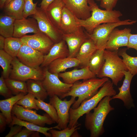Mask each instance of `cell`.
I'll return each instance as SVG.
<instances>
[{"label":"cell","mask_w":137,"mask_h":137,"mask_svg":"<svg viewBox=\"0 0 137 137\" xmlns=\"http://www.w3.org/2000/svg\"><path fill=\"white\" fill-rule=\"evenodd\" d=\"M9 78L25 81L29 79L42 80L43 70L40 67L34 68L26 65L20 61L17 57L13 58Z\"/></svg>","instance_id":"52a82bcc"},{"label":"cell","mask_w":137,"mask_h":137,"mask_svg":"<svg viewBox=\"0 0 137 137\" xmlns=\"http://www.w3.org/2000/svg\"><path fill=\"white\" fill-rule=\"evenodd\" d=\"M14 126L10 127V130L8 133L6 135L5 137H13L18 133L22 130L23 126L20 125H15Z\"/></svg>","instance_id":"b9f144b4"},{"label":"cell","mask_w":137,"mask_h":137,"mask_svg":"<svg viewBox=\"0 0 137 137\" xmlns=\"http://www.w3.org/2000/svg\"><path fill=\"white\" fill-rule=\"evenodd\" d=\"M69 50L65 42L63 39L55 43L48 52L44 55L42 67H47L52 62L57 59L68 57Z\"/></svg>","instance_id":"d6986e66"},{"label":"cell","mask_w":137,"mask_h":137,"mask_svg":"<svg viewBox=\"0 0 137 137\" xmlns=\"http://www.w3.org/2000/svg\"><path fill=\"white\" fill-rule=\"evenodd\" d=\"M35 97V96L32 94L28 93L16 104L26 109H34L38 110L39 109L36 104Z\"/></svg>","instance_id":"d590c367"},{"label":"cell","mask_w":137,"mask_h":137,"mask_svg":"<svg viewBox=\"0 0 137 137\" xmlns=\"http://www.w3.org/2000/svg\"><path fill=\"white\" fill-rule=\"evenodd\" d=\"M88 4L91 12L90 17L83 20L74 16L78 26L83 28L88 33H91L95 28L101 24L121 21L119 18L122 14L120 11L102 10L99 8L94 0H89Z\"/></svg>","instance_id":"6da1fadb"},{"label":"cell","mask_w":137,"mask_h":137,"mask_svg":"<svg viewBox=\"0 0 137 137\" xmlns=\"http://www.w3.org/2000/svg\"><path fill=\"white\" fill-rule=\"evenodd\" d=\"M58 75L64 82L69 84H73L79 80H84L96 77V75L90 70L88 66L60 73Z\"/></svg>","instance_id":"ffe728a7"},{"label":"cell","mask_w":137,"mask_h":137,"mask_svg":"<svg viewBox=\"0 0 137 137\" xmlns=\"http://www.w3.org/2000/svg\"><path fill=\"white\" fill-rule=\"evenodd\" d=\"M26 84L28 93L43 101L47 98L48 95L42 80L29 79L27 81Z\"/></svg>","instance_id":"83f0119b"},{"label":"cell","mask_w":137,"mask_h":137,"mask_svg":"<svg viewBox=\"0 0 137 137\" xmlns=\"http://www.w3.org/2000/svg\"><path fill=\"white\" fill-rule=\"evenodd\" d=\"M81 125V124H78L71 128L67 127L60 131L52 129L49 131L51 134L52 137H70L71 136L75 131L80 129V127L78 126Z\"/></svg>","instance_id":"8d00e7d4"},{"label":"cell","mask_w":137,"mask_h":137,"mask_svg":"<svg viewBox=\"0 0 137 137\" xmlns=\"http://www.w3.org/2000/svg\"><path fill=\"white\" fill-rule=\"evenodd\" d=\"M7 0H0V7L3 8L4 7L5 3Z\"/></svg>","instance_id":"7dc6e473"},{"label":"cell","mask_w":137,"mask_h":137,"mask_svg":"<svg viewBox=\"0 0 137 137\" xmlns=\"http://www.w3.org/2000/svg\"><path fill=\"white\" fill-rule=\"evenodd\" d=\"M0 94L6 99L13 96L12 92L7 86L2 75L0 78Z\"/></svg>","instance_id":"f35d334b"},{"label":"cell","mask_w":137,"mask_h":137,"mask_svg":"<svg viewBox=\"0 0 137 137\" xmlns=\"http://www.w3.org/2000/svg\"><path fill=\"white\" fill-rule=\"evenodd\" d=\"M44 54L23 44L17 57L21 62L30 67L38 68L42 64Z\"/></svg>","instance_id":"4fadbf2b"},{"label":"cell","mask_w":137,"mask_h":137,"mask_svg":"<svg viewBox=\"0 0 137 137\" xmlns=\"http://www.w3.org/2000/svg\"><path fill=\"white\" fill-rule=\"evenodd\" d=\"M37 21L40 31L49 37L55 43L63 39V33L52 22L45 10L37 8V11L33 15Z\"/></svg>","instance_id":"9c48e42d"},{"label":"cell","mask_w":137,"mask_h":137,"mask_svg":"<svg viewBox=\"0 0 137 137\" xmlns=\"http://www.w3.org/2000/svg\"><path fill=\"white\" fill-rule=\"evenodd\" d=\"M15 19L7 15H1L0 17V34L5 38L12 37Z\"/></svg>","instance_id":"f546056e"},{"label":"cell","mask_w":137,"mask_h":137,"mask_svg":"<svg viewBox=\"0 0 137 137\" xmlns=\"http://www.w3.org/2000/svg\"><path fill=\"white\" fill-rule=\"evenodd\" d=\"M76 98L71 96L67 100L66 98L63 100L55 95L49 98V103L53 105L56 111L58 118V125L60 130L67 128L70 119L69 110L71 106L76 101Z\"/></svg>","instance_id":"8fae6325"},{"label":"cell","mask_w":137,"mask_h":137,"mask_svg":"<svg viewBox=\"0 0 137 137\" xmlns=\"http://www.w3.org/2000/svg\"><path fill=\"white\" fill-rule=\"evenodd\" d=\"M109 80L108 78H94L83 80L82 82H75L69 91L63 95L61 99L71 96L78 99L73 104V109L78 108L83 101L92 97L98 92L99 88Z\"/></svg>","instance_id":"277c9868"},{"label":"cell","mask_w":137,"mask_h":137,"mask_svg":"<svg viewBox=\"0 0 137 137\" xmlns=\"http://www.w3.org/2000/svg\"><path fill=\"white\" fill-rule=\"evenodd\" d=\"M21 39L23 44L44 55L48 52L55 43L49 37L42 32L32 35H25Z\"/></svg>","instance_id":"7c38bea8"},{"label":"cell","mask_w":137,"mask_h":137,"mask_svg":"<svg viewBox=\"0 0 137 137\" xmlns=\"http://www.w3.org/2000/svg\"><path fill=\"white\" fill-rule=\"evenodd\" d=\"M5 38L3 36H0V50L4 49Z\"/></svg>","instance_id":"bcb514c9"},{"label":"cell","mask_w":137,"mask_h":137,"mask_svg":"<svg viewBox=\"0 0 137 137\" xmlns=\"http://www.w3.org/2000/svg\"><path fill=\"white\" fill-rule=\"evenodd\" d=\"M122 72L125 76L123 84L118 88V93L112 96V99H117L122 100L124 106L128 110L135 107L134 100L130 92L131 83L134 76L128 71H123Z\"/></svg>","instance_id":"2e32d148"},{"label":"cell","mask_w":137,"mask_h":137,"mask_svg":"<svg viewBox=\"0 0 137 137\" xmlns=\"http://www.w3.org/2000/svg\"><path fill=\"white\" fill-rule=\"evenodd\" d=\"M79 60L76 58L67 57L55 60L47 67L50 73L58 74L68 68L79 66Z\"/></svg>","instance_id":"7402d4cb"},{"label":"cell","mask_w":137,"mask_h":137,"mask_svg":"<svg viewBox=\"0 0 137 137\" xmlns=\"http://www.w3.org/2000/svg\"><path fill=\"white\" fill-rule=\"evenodd\" d=\"M136 137H137V133L136 134Z\"/></svg>","instance_id":"f5cc1de1"},{"label":"cell","mask_w":137,"mask_h":137,"mask_svg":"<svg viewBox=\"0 0 137 137\" xmlns=\"http://www.w3.org/2000/svg\"><path fill=\"white\" fill-rule=\"evenodd\" d=\"M55 0H42L40 8L45 10L48 6Z\"/></svg>","instance_id":"f6af8a7d"},{"label":"cell","mask_w":137,"mask_h":137,"mask_svg":"<svg viewBox=\"0 0 137 137\" xmlns=\"http://www.w3.org/2000/svg\"><path fill=\"white\" fill-rule=\"evenodd\" d=\"M65 7L77 18L85 20L91 15L89 0H62Z\"/></svg>","instance_id":"ac0fdd59"},{"label":"cell","mask_w":137,"mask_h":137,"mask_svg":"<svg viewBox=\"0 0 137 137\" xmlns=\"http://www.w3.org/2000/svg\"><path fill=\"white\" fill-rule=\"evenodd\" d=\"M127 48L121 49L118 51L119 56L122 57V60L128 71L133 76L137 74V57H133L126 53Z\"/></svg>","instance_id":"1f68e13d"},{"label":"cell","mask_w":137,"mask_h":137,"mask_svg":"<svg viewBox=\"0 0 137 137\" xmlns=\"http://www.w3.org/2000/svg\"><path fill=\"white\" fill-rule=\"evenodd\" d=\"M119 0H101L100 6L105 10H113Z\"/></svg>","instance_id":"ab89813d"},{"label":"cell","mask_w":137,"mask_h":137,"mask_svg":"<svg viewBox=\"0 0 137 137\" xmlns=\"http://www.w3.org/2000/svg\"><path fill=\"white\" fill-rule=\"evenodd\" d=\"M64 6L62 0H55L45 10L52 21L60 30L62 11Z\"/></svg>","instance_id":"cb8c5ba5"},{"label":"cell","mask_w":137,"mask_h":137,"mask_svg":"<svg viewBox=\"0 0 137 137\" xmlns=\"http://www.w3.org/2000/svg\"><path fill=\"white\" fill-rule=\"evenodd\" d=\"M35 101L39 109L45 111L50 116L55 123L58 124V117L56 109L54 106L50 103L45 102L40 99H35Z\"/></svg>","instance_id":"e575fe53"},{"label":"cell","mask_w":137,"mask_h":137,"mask_svg":"<svg viewBox=\"0 0 137 137\" xmlns=\"http://www.w3.org/2000/svg\"><path fill=\"white\" fill-rule=\"evenodd\" d=\"M11 114L21 120L30 122L44 127L45 124L51 125L55 123L47 113L41 115L36 111L26 109L15 104L11 111Z\"/></svg>","instance_id":"30bf717a"},{"label":"cell","mask_w":137,"mask_h":137,"mask_svg":"<svg viewBox=\"0 0 137 137\" xmlns=\"http://www.w3.org/2000/svg\"><path fill=\"white\" fill-rule=\"evenodd\" d=\"M37 2L34 3L33 0H24L23 18H26L29 16L33 15L37 11Z\"/></svg>","instance_id":"74e56055"},{"label":"cell","mask_w":137,"mask_h":137,"mask_svg":"<svg viewBox=\"0 0 137 137\" xmlns=\"http://www.w3.org/2000/svg\"><path fill=\"white\" fill-rule=\"evenodd\" d=\"M128 48H132L137 51V34H133L130 33L129 35Z\"/></svg>","instance_id":"60d3db41"},{"label":"cell","mask_w":137,"mask_h":137,"mask_svg":"<svg viewBox=\"0 0 137 137\" xmlns=\"http://www.w3.org/2000/svg\"><path fill=\"white\" fill-rule=\"evenodd\" d=\"M35 131L29 130L25 128L22 129L14 137H27L30 136Z\"/></svg>","instance_id":"7bdbcfd3"},{"label":"cell","mask_w":137,"mask_h":137,"mask_svg":"<svg viewBox=\"0 0 137 137\" xmlns=\"http://www.w3.org/2000/svg\"><path fill=\"white\" fill-rule=\"evenodd\" d=\"M97 48L93 41L88 38L81 46L75 58L79 61L81 68L88 66L91 57Z\"/></svg>","instance_id":"44dd1931"},{"label":"cell","mask_w":137,"mask_h":137,"mask_svg":"<svg viewBox=\"0 0 137 137\" xmlns=\"http://www.w3.org/2000/svg\"><path fill=\"white\" fill-rule=\"evenodd\" d=\"M12 121L9 124V126L10 127L15 125H20L25 127L29 130L42 133L47 137H52L51 134L48 132V131L50 130L57 129L60 130L58 125L55 127L50 128L43 127L32 123L20 119L12 114Z\"/></svg>","instance_id":"484cf974"},{"label":"cell","mask_w":137,"mask_h":137,"mask_svg":"<svg viewBox=\"0 0 137 137\" xmlns=\"http://www.w3.org/2000/svg\"><path fill=\"white\" fill-rule=\"evenodd\" d=\"M113 83L109 80L101 87L97 93L90 98L82 102L77 108H71L69 110L70 121L67 127L71 128L78 124L79 118L90 112L96 107L105 97L112 96L116 94Z\"/></svg>","instance_id":"3957f363"},{"label":"cell","mask_w":137,"mask_h":137,"mask_svg":"<svg viewBox=\"0 0 137 137\" xmlns=\"http://www.w3.org/2000/svg\"><path fill=\"white\" fill-rule=\"evenodd\" d=\"M105 62L96 77L99 78H110L113 84L117 86L124 76L122 72L128 71L122 59L119 56L118 50H104Z\"/></svg>","instance_id":"5b68a950"},{"label":"cell","mask_w":137,"mask_h":137,"mask_svg":"<svg viewBox=\"0 0 137 137\" xmlns=\"http://www.w3.org/2000/svg\"><path fill=\"white\" fill-rule=\"evenodd\" d=\"M8 87L13 94L17 95L21 92L28 93L27 84L25 81L12 79L9 78L5 79Z\"/></svg>","instance_id":"836d02e7"},{"label":"cell","mask_w":137,"mask_h":137,"mask_svg":"<svg viewBox=\"0 0 137 137\" xmlns=\"http://www.w3.org/2000/svg\"><path fill=\"white\" fill-rule=\"evenodd\" d=\"M131 29L125 28L120 30L116 28L111 33L107 42L105 49L111 50H118L121 47L128 46L129 37Z\"/></svg>","instance_id":"5bb4252c"},{"label":"cell","mask_w":137,"mask_h":137,"mask_svg":"<svg viewBox=\"0 0 137 137\" xmlns=\"http://www.w3.org/2000/svg\"><path fill=\"white\" fill-rule=\"evenodd\" d=\"M7 124L6 119L1 112L0 113V132H3L5 130L6 125Z\"/></svg>","instance_id":"ee69618b"},{"label":"cell","mask_w":137,"mask_h":137,"mask_svg":"<svg viewBox=\"0 0 137 137\" xmlns=\"http://www.w3.org/2000/svg\"><path fill=\"white\" fill-rule=\"evenodd\" d=\"M12 0H7L5 3V5L7 4Z\"/></svg>","instance_id":"f907efd6"},{"label":"cell","mask_w":137,"mask_h":137,"mask_svg":"<svg viewBox=\"0 0 137 137\" xmlns=\"http://www.w3.org/2000/svg\"><path fill=\"white\" fill-rule=\"evenodd\" d=\"M95 1H100L101 0H95Z\"/></svg>","instance_id":"816d5d0a"},{"label":"cell","mask_w":137,"mask_h":137,"mask_svg":"<svg viewBox=\"0 0 137 137\" xmlns=\"http://www.w3.org/2000/svg\"><path fill=\"white\" fill-rule=\"evenodd\" d=\"M71 137H80V135L78 134L77 130L74 132Z\"/></svg>","instance_id":"681fc988"},{"label":"cell","mask_w":137,"mask_h":137,"mask_svg":"<svg viewBox=\"0 0 137 137\" xmlns=\"http://www.w3.org/2000/svg\"><path fill=\"white\" fill-rule=\"evenodd\" d=\"M14 25L13 37L21 38L28 33L36 34L41 32L37 20L33 18L15 20Z\"/></svg>","instance_id":"e0dca14e"},{"label":"cell","mask_w":137,"mask_h":137,"mask_svg":"<svg viewBox=\"0 0 137 137\" xmlns=\"http://www.w3.org/2000/svg\"><path fill=\"white\" fill-rule=\"evenodd\" d=\"M44 77L42 80L43 85L50 97L55 95L61 99L62 96L68 92L73 84H69L61 81L58 74L52 73L47 67L43 70Z\"/></svg>","instance_id":"ba28073f"},{"label":"cell","mask_w":137,"mask_h":137,"mask_svg":"<svg viewBox=\"0 0 137 137\" xmlns=\"http://www.w3.org/2000/svg\"><path fill=\"white\" fill-rule=\"evenodd\" d=\"M112 97L106 96L99 102L97 107L86 114L84 125L90 133V137H98L105 132L104 123L107 116L114 108L110 105Z\"/></svg>","instance_id":"7a4b0ae2"},{"label":"cell","mask_w":137,"mask_h":137,"mask_svg":"<svg viewBox=\"0 0 137 137\" xmlns=\"http://www.w3.org/2000/svg\"><path fill=\"white\" fill-rule=\"evenodd\" d=\"M39 132H38L35 131L30 136L32 137H40V136L39 134Z\"/></svg>","instance_id":"c3c4849f"},{"label":"cell","mask_w":137,"mask_h":137,"mask_svg":"<svg viewBox=\"0 0 137 137\" xmlns=\"http://www.w3.org/2000/svg\"><path fill=\"white\" fill-rule=\"evenodd\" d=\"M23 44L21 38L12 37L5 38L4 50L13 58L16 57Z\"/></svg>","instance_id":"4dcf8cb0"},{"label":"cell","mask_w":137,"mask_h":137,"mask_svg":"<svg viewBox=\"0 0 137 137\" xmlns=\"http://www.w3.org/2000/svg\"><path fill=\"white\" fill-rule=\"evenodd\" d=\"M24 0H12L4 7V11L7 15L12 17L15 20L22 19Z\"/></svg>","instance_id":"4316f807"},{"label":"cell","mask_w":137,"mask_h":137,"mask_svg":"<svg viewBox=\"0 0 137 137\" xmlns=\"http://www.w3.org/2000/svg\"><path fill=\"white\" fill-rule=\"evenodd\" d=\"M13 58L4 49L0 50V65L3 70L2 75L5 79L9 78Z\"/></svg>","instance_id":"d6a6232c"},{"label":"cell","mask_w":137,"mask_h":137,"mask_svg":"<svg viewBox=\"0 0 137 137\" xmlns=\"http://www.w3.org/2000/svg\"><path fill=\"white\" fill-rule=\"evenodd\" d=\"M82 28L78 26L74 15L65 6L62 10L60 27L63 34L76 32Z\"/></svg>","instance_id":"603a6c76"},{"label":"cell","mask_w":137,"mask_h":137,"mask_svg":"<svg viewBox=\"0 0 137 137\" xmlns=\"http://www.w3.org/2000/svg\"><path fill=\"white\" fill-rule=\"evenodd\" d=\"M105 50L97 49L89 60L88 65L89 68L96 75L98 74L105 62Z\"/></svg>","instance_id":"f1b7e54d"},{"label":"cell","mask_w":137,"mask_h":137,"mask_svg":"<svg viewBox=\"0 0 137 137\" xmlns=\"http://www.w3.org/2000/svg\"><path fill=\"white\" fill-rule=\"evenodd\" d=\"M83 29L75 32L63 34V39L65 42L69 50L68 57L75 58L81 45L88 38Z\"/></svg>","instance_id":"9a60e30c"},{"label":"cell","mask_w":137,"mask_h":137,"mask_svg":"<svg viewBox=\"0 0 137 137\" xmlns=\"http://www.w3.org/2000/svg\"><path fill=\"white\" fill-rule=\"evenodd\" d=\"M26 94L21 92L15 96L0 100V110L6 118L8 124L12 121L11 111L14 105Z\"/></svg>","instance_id":"d4e9b609"},{"label":"cell","mask_w":137,"mask_h":137,"mask_svg":"<svg viewBox=\"0 0 137 137\" xmlns=\"http://www.w3.org/2000/svg\"><path fill=\"white\" fill-rule=\"evenodd\" d=\"M136 22L127 19L116 22L104 23L96 27L91 33L85 31L88 37L94 42L97 49L105 50L110 35L114 29L120 26L132 25Z\"/></svg>","instance_id":"8992f818"}]
</instances>
